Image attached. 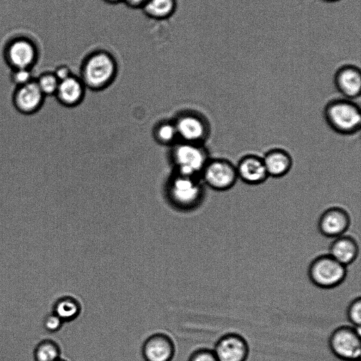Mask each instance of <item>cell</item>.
Listing matches in <instances>:
<instances>
[{
	"label": "cell",
	"mask_w": 361,
	"mask_h": 361,
	"mask_svg": "<svg viewBox=\"0 0 361 361\" xmlns=\"http://www.w3.org/2000/svg\"><path fill=\"white\" fill-rule=\"evenodd\" d=\"M140 351L145 361H171L176 353V348L169 336L157 333L144 341Z\"/></svg>",
	"instance_id": "12"
},
{
	"label": "cell",
	"mask_w": 361,
	"mask_h": 361,
	"mask_svg": "<svg viewBox=\"0 0 361 361\" xmlns=\"http://www.w3.org/2000/svg\"><path fill=\"white\" fill-rule=\"evenodd\" d=\"M310 281L322 289H331L341 285L347 276V268L329 254L315 257L307 269Z\"/></svg>",
	"instance_id": "5"
},
{
	"label": "cell",
	"mask_w": 361,
	"mask_h": 361,
	"mask_svg": "<svg viewBox=\"0 0 361 361\" xmlns=\"http://www.w3.org/2000/svg\"><path fill=\"white\" fill-rule=\"evenodd\" d=\"M35 81L45 97L54 96L59 84V80L53 72L42 73Z\"/></svg>",
	"instance_id": "23"
},
{
	"label": "cell",
	"mask_w": 361,
	"mask_h": 361,
	"mask_svg": "<svg viewBox=\"0 0 361 361\" xmlns=\"http://www.w3.org/2000/svg\"><path fill=\"white\" fill-rule=\"evenodd\" d=\"M329 347L333 355L343 361H360V327L341 326L329 336Z\"/></svg>",
	"instance_id": "6"
},
{
	"label": "cell",
	"mask_w": 361,
	"mask_h": 361,
	"mask_svg": "<svg viewBox=\"0 0 361 361\" xmlns=\"http://www.w3.org/2000/svg\"><path fill=\"white\" fill-rule=\"evenodd\" d=\"M200 178L203 183L216 191L231 189L238 179L235 165L224 158L209 159Z\"/></svg>",
	"instance_id": "7"
},
{
	"label": "cell",
	"mask_w": 361,
	"mask_h": 361,
	"mask_svg": "<svg viewBox=\"0 0 361 361\" xmlns=\"http://www.w3.org/2000/svg\"><path fill=\"white\" fill-rule=\"evenodd\" d=\"M61 357L59 345L51 339H43L35 347L33 358L35 361H55Z\"/></svg>",
	"instance_id": "21"
},
{
	"label": "cell",
	"mask_w": 361,
	"mask_h": 361,
	"mask_svg": "<svg viewBox=\"0 0 361 361\" xmlns=\"http://www.w3.org/2000/svg\"><path fill=\"white\" fill-rule=\"evenodd\" d=\"M348 322L355 327H360L361 324V298H354L348 305L346 310Z\"/></svg>",
	"instance_id": "24"
},
{
	"label": "cell",
	"mask_w": 361,
	"mask_h": 361,
	"mask_svg": "<svg viewBox=\"0 0 361 361\" xmlns=\"http://www.w3.org/2000/svg\"><path fill=\"white\" fill-rule=\"evenodd\" d=\"M37 49L25 38L13 40L6 51V59L12 69H31L37 60Z\"/></svg>",
	"instance_id": "13"
},
{
	"label": "cell",
	"mask_w": 361,
	"mask_h": 361,
	"mask_svg": "<svg viewBox=\"0 0 361 361\" xmlns=\"http://www.w3.org/2000/svg\"><path fill=\"white\" fill-rule=\"evenodd\" d=\"M238 178L250 185H258L269 178L262 157L248 154L242 157L235 165Z\"/></svg>",
	"instance_id": "14"
},
{
	"label": "cell",
	"mask_w": 361,
	"mask_h": 361,
	"mask_svg": "<svg viewBox=\"0 0 361 361\" xmlns=\"http://www.w3.org/2000/svg\"><path fill=\"white\" fill-rule=\"evenodd\" d=\"M348 212L340 207H331L324 210L318 220V229L322 235L335 238L347 231L350 225Z\"/></svg>",
	"instance_id": "11"
},
{
	"label": "cell",
	"mask_w": 361,
	"mask_h": 361,
	"mask_svg": "<svg viewBox=\"0 0 361 361\" xmlns=\"http://www.w3.org/2000/svg\"><path fill=\"white\" fill-rule=\"evenodd\" d=\"M212 350L218 361H246L250 353L247 341L236 333L221 336Z\"/></svg>",
	"instance_id": "10"
},
{
	"label": "cell",
	"mask_w": 361,
	"mask_h": 361,
	"mask_svg": "<svg viewBox=\"0 0 361 361\" xmlns=\"http://www.w3.org/2000/svg\"><path fill=\"white\" fill-rule=\"evenodd\" d=\"M86 89L80 77L73 74L59 82L54 97L62 106L75 107L84 99Z\"/></svg>",
	"instance_id": "15"
},
{
	"label": "cell",
	"mask_w": 361,
	"mask_h": 361,
	"mask_svg": "<svg viewBox=\"0 0 361 361\" xmlns=\"http://www.w3.org/2000/svg\"><path fill=\"white\" fill-rule=\"evenodd\" d=\"M45 98L34 79L25 85L16 87L11 101L18 112L30 116L37 113L42 109Z\"/></svg>",
	"instance_id": "9"
},
{
	"label": "cell",
	"mask_w": 361,
	"mask_h": 361,
	"mask_svg": "<svg viewBox=\"0 0 361 361\" xmlns=\"http://www.w3.org/2000/svg\"><path fill=\"white\" fill-rule=\"evenodd\" d=\"M324 117L329 127L341 135H355L361 128L360 106L351 99L330 100L324 108Z\"/></svg>",
	"instance_id": "3"
},
{
	"label": "cell",
	"mask_w": 361,
	"mask_h": 361,
	"mask_svg": "<svg viewBox=\"0 0 361 361\" xmlns=\"http://www.w3.org/2000/svg\"><path fill=\"white\" fill-rule=\"evenodd\" d=\"M262 159L269 177L282 178L290 171L293 166L290 154L279 147L268 150Z\"/></svg>",
	"instance_id": "16"
},
{
	"label": "cell",
	"mask_w": 361,
	"mask_h": 361,
	"mask_svg": "<svg viewBox=\"0 0 361 361\" xmlns=\"http://www.w3.org/2000/svg\"><path fill=\"white\" fill-rule=\"evenodd\" d=\"M104 2L111 4V5H116L121 3H123V0H102Z\"/></svg>",
	"instance_id": "30"
},
{
	"label": "cell",
	"mask_w": 361,
	"mask_h": 361,
	"mask_svg": "<svg viewBox=\"0 0 361 361\" xmlns=\"http://www.w3.org/2000/svg\"><path fill=\"white\" fill-rule=\"evenodd\" d=\"M166 195L170 203L180 211H192L203 202L205 190L200 177L175 173L167 182Z\"/></svg>",
	"instance_id": "2"
},
{
	"label": "cell",
	"mask_w": 361,
	"mask_h": 361,
	"mask_svg": "<svg viewBox=\"0 0 361 361\" xmlns=\"http://www.w3.org/2000/svg\"><path fill=\"white\" fill-rule=\"evenodd\" d=\"M171 147V158L175 173L200 178L210 159L204 145L178 141Z\"/></svg>",
	"instance_id": "4"
},
{
	"label": "cell",
	"mask_w": 361,
	"mask_h": 361,
	"mask_svg": "<svg viewBox=\"0 0 361 361\" xmlns=\"http://www.w3.org/2000/svg\"><path fill=\"white\" fill-rule=\"evenodd\" d=\"M81 312L80 302L72 296H63L58 298L53 305L52 312L64 323L75 319Z\"/></svg>",
	"instance_id": "20"
},
{
	"label": "cell",
	"mask_w": 361,
	"mask_h": 361,
	"mask_svg": "<svg viewBox=\"0 0 361 361\" xmlns=\"http://www.w3.org/2000/svg\"><path fill=\"white\" fill-rule=\"evenodd\" d=\"M148 0H123V3L133 9H142Z\"/></svg>",
	"instance_id": "29"
},
{
	"label": "cell",
	"mask_w": 361,
	"mask_h": 361,
	"mask_svg": "<svg viewBox=\"0 0 361 361\" xmlns=\"http://www.w3.org/2000/svg\"><path fill=\"white\" fill-rule=\"evenodd\" d=\"M329 254L347 267L357 259L359 255V245L354 238L342 235L335 238L331 243Z\"/></svg>",
	"instance_id": "17"
},
{
	"label": "cell",
	"mask_w": 361,
	"mask_h": 361,
	"mask_svg": "<svg viewBox=\"0 0 361 361\" xmlns=\"http://www.w3.org/2000/svg\"><path fill=\"white\" fill-rule=\"evenodd\" d=\"M154 137L156 141L161 145L173 146L178 141L173 121L159 123L154 128Z\"/></svg>",
	"instance_id": "22"
},
{
	"label": "cell",
	"mask_w": 361,
	"mask_h": 361,
	"mask_svg": "<svg viewBox=\"0 0 361 361\" xmlns=\"http://www.w3.org/2000/svg\"><path fill=\"white\" fill-rule=\"evenodd\" d=\"M178 141L204 145L209 138L211 128L208 120L195 111L180 114L173 121Z\"/></svg>",
	"instance_id": "8"
},
{
	"label": "cell",
	"mask_w": 361,
	"mask_h": 361,
	"mask_svg": "<svg viewBox=\"0 0 361 361\" xmlns=\"http://www.w3.org/2000/svg\"><path fill=\"white\" fill-rule=\"evenodd\" d=\"M53 73L59 82L73 75L71 68L66 65H60L57 66Z\"/></svg>",
	"instance_id": "28"
},
{
	"label": "cell",
	"mask_w": 361,
	"mask_h": 361,
	"mask_svg": "<svg viewBox=\"0 0 361 361\" xmlns=\"http://www.w3.org/2000/svg\"><path fill=\"white\" fill-rule=\"evenodd\" d=\"M10 80L16 87H18L30 82L34 78L31 69L20 68L12 69Z\"/></svg>",
	"instance_id": "25"
},
{
	"label": "cell",
	"mask_w": 361,
	"mask_h": 361,
	"mask_svg": "<svg viewBox=\"0 0 361 361\" xmlns=\"http://www.w3.org/2000/svg\"><path fill=\"white\" fill-rule=\"evenodd\" d=\"M335 85L344 98L351 100L357 99L361 92L360 73L351 68L342 69L336 76Z\"/></svg>",
	"instance_id": "18"
},
{
	"label": "cell",
	"mask_w": 361,
	"mask_h": 361,
	"mask_svg": "<svg viewBox=\"0 0 361 361\" xmlns=\"http://www.w3.org/2000/svg\"><path fill=\"white\" fill-rule=\"evenodd\" d=\"M63 323L57 315L51 312L43 318L42 326L47 332L55 333L62 328Z\"/></svg>",
	"instance_id": "26"
},
{
	"label": "cell",
	"mask_w": 361,
	"mask_h": 361,
	"mask_svg": "<svg viewBox=\"0 0 361 361\" xmlns=\"http://www.w3.org/2000/svg\"><path fill=\"white\" fill-rule=\"evenodd\" d=\"M55 361H68L66 359L63 358V357H60L59 359L55 360Z\"/></svg>",
	"instance_id": "31"
},
{
	"label": "cell",
	"mask_w": 361,
	"mask_h": 361,
	"mask_svg": "<svg viewBox=\"0 0 361 361\" xmlns=\"http://www.w3.org/2000/svg\"><path fill=\"white\" fill-rule=\"evenodd\" d=\"M188 361H218L212 349L200 348L193 350Z\"/></svg>",
	"instance_id": "27"
},
{
	"label": "cell",
	"mask_w": 361,
	"mask_h": 361,
	"mask_svg": "<svg viewBox=\"0 0 361 361\" xmlns=\"http://www.w3.org/2000/svg\"><path fill=\"white\" fill-rule=\"evenodd\" d=\"M118 71L115 56L106 49H98L84 57L80 64L79 77L86 88L99 91L112 84Z\"/></svg>",
	"instance_id": "1"
},
{
	"label": "cell",
	"mask_w": 361,
	"mask_h": 361,
	"mask_svg": "<svg viewBox=\"0 0 361 361\" xmlns=\"http://www.w3.org/2000/svg\"><path fill=\"white\" fill-rule=\"evenodd\" d=\"M177 5V0H148L141 10L150 19L164 20L173 16Z\"/></svg>",
	"instance_id": "19"
}]
</instances>
